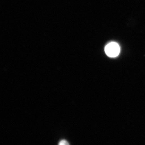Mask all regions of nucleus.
<instances>
[{"mask_svg": "<svg viewBox=\"0 0 145 145\" xmlns=\"http://www.w3.org/2000/svg\"><path fill=\"white\" fill-rule=\"evenodd\" d=\"M105 52L109 57H117L120 53V46L117 43L111 42L106 46L105 48Z\"/></svg>", "mask_w": 145, "mask_h": 145, "instance_id": "obj_1", "label": "nucleus"}, {"mask_svg": "<svg viewBox=\"0 0 145 145\" xmlns=\"http://www.w3.org/2000/svg\"><path fill=\"white\" fill-rule=\"evenodd\" d=\"M59 145H69V144L67 141H66V140H62L59 143Z\"/></svg>", "mask_w": 145, "mask_h": 145, "instance_id": "obj_2", "label": "nucleus"}]
</instances>
